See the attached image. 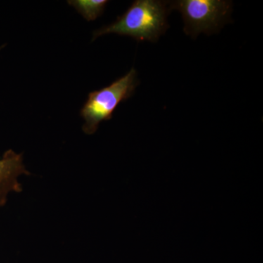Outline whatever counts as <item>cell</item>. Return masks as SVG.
<instances>
[{"label":"cell","mask_w":263,"mask_h":263,"mask_svg":"<svg viewBox=\"0 0 263 263\" xmlns=\"http://www.w3.org/2000/svg\"><path fill=\"white\" fill-rule=\"evenodd\" d=\"M138 84L137 72L133 68L125 76L106 87L89 93L81 110V117L85 121L83 126L84 133L94 134L100 123L110 120L118 105L130 98Z\"/></svg>","instance_id":"2"},{"label":"cell","mask_w":263,"mask_h":263,"mask_svg":"<svg viewBox=\"0 0 263 263\" xmlns=\"http://www.w3.org/2000/svg\"><path fill=\"white\" fill-rule=\"evenodd\" d=\"M170 10L182 15L184 32L195 38L200 33L219 30L232 11V3L224 0H179L170 3Z\"/></svg>","instance_id":"3"},{"label":"cell","mask_w":263,"mask_h":263,"mask_svg":"<svg viewBox=\"0 0 263 263\" xmlns=\"http://www.w3.org/2000/svg\"><path fill=\"white\" fill-rule=\"evenodd\" d=\"M67 3L86 21L92 22L103 14L108 2L106 0H70Z\"/></svg>","instance_id":"5"},{"label":"cell","mask_w":263,"mask_h":263,"mask_svg":"<svg viewBox=\"0 0 263 263\" xmlns=\"http://www.w3.org/2000/svg\"><path fill=\"white\" fill-rule=\"evenodd\" d=\"M167 10L165 2L136 0L115 22L95 31L93 40L113 33L155 42L168 28Z\"/></svg>","instance_id":"1"},{"label":"cell","mask_w":263,"mask_h":263,"mask_svg":"<svg viewBox=\"0 0 263 263\" xmlns=\"http://www.w3.org/2000/svg\"><path fill=\"white\" fill-rule=\"evenodd\" d=\"M30 175L24 163L23 157L13 150L5 152L0 159V207L8 202L10 194L22 191L19 179L22 176Z\"/></svg>","instance_id":"4"}]
</instances>
